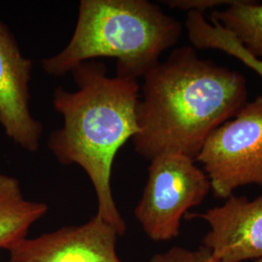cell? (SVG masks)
Segmentation results:
<instances>
[{
    "label": "cell",
    "mask_w": 262,
    "mask_h": 262,
    "mask_svg": "<svg viewBox=\"0 0 262 262\" xmlns=\"http://www.w3.org/2000/svg\"><path fill=\"white\" fill-rule=\"evenodd\" d=\"M241 73L201 58L194 48L174 49L143 77L132 138L144 159L178 152L195 159L210 134L248 102Z\"/></svg>",
    "instance_id": "obj_1"
},
{
    "label": "cell",
    "mask_w": 262,
    "mask_h": 262,
    "mask_svg": "<svg viewBox=\"0 0 262 262\" xmlns=\"http://www.w3.org/2000/svg\"><path fill=\"white\" fill-rule=\"evenodd\" d=\"M70 74L74 92L57 88L53 104L62 117L60 128L53 131L48 148L62 165L84 169L97 198V215L119 236L125 222L113 196L111 176L118 151L138 133V81L110 77L101 61H84Z\"/></svg>",
    "instance_id": "obj_2"
},
{
    "label": "cell",
    "mask_w": 262,
    "mask_h": 262,
    "mask_svg": "<svg viewBox=\"0 0 262 262\" xmlns=\"http://www.w3.org/2000/svg\"><path fill=\"white\" fill-rule=\"evenodd\" d=\"M182 30L178 19L148 0H82L68 44L41 66L48 75L62 77L84 61L111 57L116 76L138 81L178 43Z\"/></svg>",
    "instance_id": "obj_3"
},
{
    "label": "cell",
    "mask_w": 262,
    "mask_h": 262,
    "mask_svg": "<svg viewBox=\"0 0 262 262\" xmlns=\"http://www.w3.org/2000/svg\"><path fill=\"white\" fill-rule=\"evenodd\" d=\"M195 159L165 152L150 159L148 181L134 215L145 234L156 242L171 241L180 234L181 221L199 205L211 183Z\"/></svg>",
    "instance_id": "obj_4"
},
{
    "label": "cell",
    "mask_w": 262,
    "mask_h": 262,
    "mask_svg": "<svg viewBox=\"0 0 262 262\" xmlns=\"http://www.w3.org/2000/svg\"><path fill=\"white\" fill-rule=\"evenodd\" d=\"M195 161L202 164L217 198L225 200L243 186L262 187V95L215 128Z\"/></svg>",
    "instance_id": "obj_5"
},
{
    "label": "cell",
    "mask_w": 262,
    "mask_h": 262,
    "mask_svg": "<svg viewBox=\"0 0 262 262\" xmlns=\"http://www.w3.org/2000/svg\"><path fill=\"white\" fill-rule=\"evenodd\" d=\"M32 66L9 28L0 20V124L16 145L36 152L44 128L30 110Z\"/></svg>",
    "instance_id": "obj_6"
},
{
    "label": "cell",
    "mask_w": 262,
    "mask_h": 262,
    "mask_svg": "<svg viewBox=\"0 0 262 262\" xmlns=\"http://www.w3.org/2000/svg\"><path fill=\"white\" fill-rule=\"evenodd\" d=\"M118 237L96 214L84 225L19 240L7 250L8 262H122L117 254Z\"/></svg>",
    "instance_id": "obj_7"
},
{
    "label": "cell",
    "mask_w": 262,
    "mask_h": 262,
    "mask_svg": "<svg viewBox=\"0 0 262 262\" xmlns=\"http://www.w3.org/2000/svg\"><path fill=\"white\" fill-rule=\"evenodd\" d=\"M187 219L205 221L210 230L202 246L216 262H243L262 258V194L250 200L232 194L225 203Z\"/></svg>",
    "instance_id": "obj_8"
},
{
    "label": "cell",
    "mask_w": 262,
    "mask_h": 262,
    "mask_svg": "<svg viewBox=\"0 0 262 262\" xmlns=\"http://www.w3.org/2000/svg\"><path fill=\"white\" fill-rule=\"evenodd\" d=\"M47 212L46 203L25 197L17 179L0 174V249L8 250L26 238L31 225Z\"/></svg>",
    "instance_id": "obj_9"
},
{
    "label": "cell",
    "mask_w": 262,
    "mask_h": 262,
    "mask_svg": "<svg viewBox=\"0 0 262 262\" xmlns=\"http://www.w3.org/2000/svg\"><path fill=\"white\" fill-rule=\"evenodd\" d=\"M187 37L195 49L216 50L233 56L262 78V59L253 56L236 38L204 13L190 11L186 18Z\"/></svg>",
    "instance_id": "obj_10"
},
{
    "label": "cell",
    "mask_w": 262,
    "mask_h": 262,
    "mask_svg": "<svg viewBox=\"0 0 262 262\" xmlns=\"http://www.w3.org/2000/svg\"><path fill=\"white\" fill-rule=\"evenodd\" d=\"M211 20L230 32L249 53L262 59V3L238 0L224 11H213Z\"/></svg>",
    "instance_id": "obj_11"
},
{
    "label": "cell",
    "mask_w": 262,
    "mask_h": 262,
    "mask_svg": "<svg viewBox=\"0 0 262 262\" xmlns=\"http://www.w3.org/2000/svg\"><path fill=\"white\" fill-rule=\"evenodd\" d=\"M210 257L211 253L204 246L194 251L174 247L164 253L155 254L149 262H208Z\"/></svg>",
    "instance_id": "obj_12"
},
{
    "label": "cell",
    "mask_w": 262,
    "mask_h": 262,
    "mask_svg": "<svg viewBox=\"0 0 262 262\" xmlns=\"http://www.w3.org/2000/svg\"><path fill=\"white\" fill-rule=\"evenodd\" d=\"M238 0H167L162 1L171 9L185 11L186 13L190 11H197L205 14V11L213 9L219 6H230Z\"/></svg>",
    "instance_id": "obj_13"
},
{
    "label": "cell",
    "mask_w": 262,
    "mask_h": 262,
    "mask_svg": "<svg viewBox=\"0 0 262 262\" xmlns=\"http://www.w3.org/2000/svg\"><path fill=\"white\" fill-rule=\"evenodd\" d=\"M208 262H216L215 261V260H213L212 259V257H210V259H209V261ZM255 262H262V258H260V259H257V260H255Z\"/></svg>",
    "instance_id": "obj_14"
}]
</instances>
